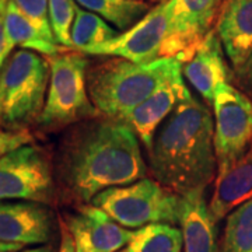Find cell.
Returning a JSON list of instances; mask_svg holds the SVG:
<instances>
[{
	"label": "cell",
	"instance_id": "obj_1",
	"mask_svg": "<svg viewBox=\"0 0 252 252\" xmlns=\"http://www.w3.org/2000/svg\"><path fill=\"white\" fill-rule=\"evenodd\" d=\"M58 196L89 203L99 192L146 178L139 137L124 122L102 118L69 127L54 156Z\"/></svg>",
	"mask_w": 252,
	"mask_h": 252
},
{
	"label": "cell",
	"instance_id": "obj_2",
	"mask_svg": "<svg viewBox=\"0 0 252 252\" xmlns=\"http://www.w3.org/2000/svg\"><path fill=\"white\" fill-rule=\"evenodd\" d=\"M147 153L156 181L174 193L206 189L217 177L210 111L188 91L157 129Z\"/></svg>",
	"mask_w": 252,
	"mask_h": 252
},
{
	"label": "cell",
	"instance_id": "obj_3",
	"mask_svg": "<svg viewBox=\"0 0 252 252\" xmlns=\"http://www.w3.org/2000/svg\"><path fill=\"white\" fill-rule=\"evenodd\" d=\"M182 69L178 58L146 64L112 58L89 67V95L101 117L121 121L165 83L182 77Z\"/></svg>",
	"mask_w": 252,
	"mask_h": 252
},
{
	"label": "cell",
	"instance_id": "obj_4",
	"mask_svg": "<svg viewBox=\"0 0 252 252\" xmlns=\"http://www.w3.org/2000/svg\"><path fill=\"white\" fill-rule=\"evenodd\" d=\"M51 77L49 62L41 54L18 49L0 70V129L27 130L45 107Z\"/></svg>",
	"mask_w": 252,
	"mask_h": 252
},
{
	"label": "cell",
	"instance_id": "obj_5",
	"mask_svg": "<svg viewBox=\"0 0 252 252\" xmlns=\"http://www.w3.org/2000/svg\"><path fill=\"white\" fill-rule=\"evenodd\" d=\"M51 77L45 107L36 125L45 132H55L101 117L91 102L87 89L89 61L79 51L66 49L46 56Z\"/></svg>",
	"mask_w": 252,
	"mask_h": 252
},
{
	"label": "cell",
	"instance_id": "obj_6",
	"mask_svg": "<svg viewBox=\"0 0 252 252\" xmlns=\"http://www.w3.org/2000/svg\"><path fill=\"white\" fill-rule=\"evenodd\" d=\"M91 205L102 209L125 228L180 223L181 196L152 178L105 189L93 198Z\"/></svg>",
	"mask_w": 252,
	"mask_h": 252
},
{
	"label": "cell",
	"instance_id": "obj_7",
	"mask_svg": "<svg viewBox=\"0 0 252 252\" xmlns=\"http://www.w3.org/2000/svg\"><path fill=\"white\" fill-rule=\"evenodd\" d=\"M58 198L54 156L26 144L0 157V200H31L44 205Z\"/></svg>",
	"mask_w": 252,
	"mask_h": 252
},
{
	"label": "cell",
	"instance_id": "obj_8",
	"mask_svg": "<svg viewBox=\"0 0 252 252\" xmlns=\"http://www.w3.org/2000/svg\"><path fill=\"white\" fill-rule=\"evenodd\" d=\"M213 111L219 177L252 144V101L230 81H224L217 87Z\"/></svg>",
	"mask_w": 252,
	"mask_h": 252
},
{
	"label": "cell",
	"instance_id": "obj_9",
	"mask_svg": "<svg viewBox=\"0 0 252 252\" xmlns=\"http://www.w3.org/2000/svg\"><path fill=\"white\" fill-rule=\"evenodd\" d=\"M223 0H168L170 27L161 58L189 62L213 30Z\"/></svg>",
	"mask_w": 252,
	"mask_h": 252
},
{
	"label": "cell",
	"instance_id": "obj_10",
	"mask_svg": "<svg viewBox=\"0 0 252 252\" xmlns=\"http://www.w3.org/2000/svg\"><path fill=\"white\" fill-rule=\"evenodd\" d=\"M170 27L168 1L150 10L133 27L105 44L91 48L84 55H104L146 64L161 59V51Z\"/></svg>",
	"mask_w": 252,
	"mask_h": 252
},
{
	"label": "cell",
	"instance_id": "obj_11",
	"mask_svg": "<svg viewBox=\"0 0 252 252\" xmlns=\"http://www.w3.org/2000/svg\"><path fill=\"white\" fill-rule=\"evenodd\" d=\"M77 252H119L130 243L133 231L127 230L94 205H84L64 219Z\"/></svg>",
	"mask_w": 252,
	"mask_h": 252
},
{
	"label": "cell",
	"instance_id": "obj_12",
	"mask_svg": "<svg viewBox=\"0 0 252 252\" xmlns=\"http://www.w3.org/2000/svg\"><path fill=\"white\" fill-rule=\"evenodd\" d=\"M54 233L51 209L38 202L0 200V241L20 245L46 244Z\"/></svg>",
	"mask_w": 252,
	"mask_h": 252
},
{
	"label": "cell",
	"instance_id": "obj_13",
	"mask_svg": "<svg viewBox=\"0 0 252 252\" xmlns=\"http://www.w3.org/2000/svg\"><path fill=\"white\" fill-rule=\"evenodd\" d=\"M215 31L231 70L240 69L252 55V0H223Z\"/></svg>",
	"mask_w": 252,
	"mask_h": 252
},
{
	"label": "cell",
	"instance_id": "obj_14",
	"mask_svg": "<svg viewBox=\"0 0 252 252\" xmlns=\"http://www.w3.org/2000/svg\"><path fill=\"white\" fill-rule=\"evenodd\" d=\"M188 91L182 77L168 81L158 90L154 91L149 98L144 99L142 104L132 109L119 122L129 126L147 150L153 143L157 129Z\"/></svg>",
	"mask_w": 252,
	"mask_h": 252
},
{
	"label": "cell",
	"instance_id": "obj_15",
	"mask_svg": "<svg viewBox=\"0 0 252 252\" xmlns=\"http://www.w3.org/2000/svg\"><path fill=\"white\" fill-rule=\"evenodd\" d=\"M182 70L200 97L213 107L219 84L231 79V70L224 59V49L215 30L207 34Z\"/></svg>",
	"mask_w": 252,
	"mask_h": 252
},
{
	"label": "cell",
	"instance_id": "obj_16",
	"mask_svg": "<svg viewBox=\"0 0 252 252\" xmlns=\"http://www.w3.org/2000/svg\"><path fill=\"white\" fill-rule=\"evenodd\" d=\"M184 252H219L216 221L210 213L205 189L181 196L180 223Z\"/></svg>",
	"mask_w": 252,
	"mask_h": 252
},
{
	"label": "cell",
	"instance_id": "obj_17",
	"mask_svg": "<svg viewBox=\"0 0 252 252\" xmlns=\"http://www.w3.org/2000/svg\"><path fill=\"white\" fill-rule=\"evenodd\" d=\"M251 198L252 144L224 174L217 177L209 209L217 223Z\"/></svg>",
	"mask_w": 252,
	"mask_h": 252
},
{
	"label": "cell",
	"instance_id": "obj_18",
	"mask_svg": "<svg viewBox=\"0 0 252 252\" xmlns=\"http://www.w3.org/2000/svg\"><path fill=\"white\" fill-rule=\"evenodd\" d=\"M3 21L7 38L14 46L34 51L45 56H54L67 49L46 39L42 32L17 9V6L11 0L7 3L6 11L3 14Z\"/></svg>",
	"mask_w": 252,
	"mask_h": 252
},
{
	"label": "cell",
	"instance_id": "obj_19",
	"mask_svg": "<svg viewBox=\"0 0 252 252\" xmlns=\"http://www.w3.org/2000/svg\"><path fill=\"white\" fill-rule=\"evenodd\" d=\"M83 9L98 14L118 30L126 31L150 11L143 0H74Z\"/></svg>",
	"mask_w": 252,
	"mask_h": 252
},
{
	"label": "cell",
	"instance_id": "obj_20",
	"mask_svg": "<svg viewBox=\"0 0 252 252\" xmlns=\"http://www.w3.org/2000/svg\"><path fill=\"white\" fill-rule=\"evenodd\" d=\"M119 35L114 27H111L108 21H105L98 14L87 10L76 7V17L73 21L72 31V48L84 54L91 48L105 44L115 36Z\"/></svg>",
	"mask_w": 252,
	"mask_h": 252
},
{
	"label": "cell",
	"instance_id": "obj_21",
	"mask_svg": "<svg viewBox=\"0 0 252 252\" xmlns=\"http://www.w3.org/2000/svg\"><path fill=\"white\" fill-rule=\"evenodd\" d=\"M126 250L127 252H182V231L165 223L144 225L133 231Z\"/></svg>",
	"mask_w": 252,
	"mask_h": 252
},
{
	"label": "cell",
	"instance_id": "obj_22",
	"mask_svg": "<svg viewBox=\"0 0 252 252\" xmlns=\"http://www.w3.org/2000/svg\"><path fill=\"white\" fill-rule=\"evenodd\" d=\"M221 252H252V198L227 216Z\"/></svg>",
	"mask_w": 252,
	"mask_h": 252
},
{
	"label": "cell",
	"instance_id": "obj_23",
	"mask_svg": "<svg viewBox=\"0 0 252 252\" xmlns=\"http://www.w3.org/2000/svg\"><path fill=\"white\" fill-rule=\"evenodd\" d=\"M49 6V17L51 26L54 31L56 42L63 48H72V31L73 21L76 17V1L74 0H48Z\"/></svg>",
	"mask_w": 252,
	"mask_h": 252
},
{
	"label": "cell",
	"instance_id": "obj_24",
	"mask_svg": "<svg viewBox=\"0 0 252 252\" xmlns=\"http://www.w3.org/2000/svg\"><path fill=\"white\" fill-rule=\"evenodd\" d=\"M11 1L42 32V35L45 36L46 39L58 44L55 39L52 26H51L48 0H11Z\"/></svg>",
	"mask_w": 252,
	"mask_h": 252
},
{
	"label": "cell",
	"instance_id": "obj_25",
	"mask_svg": "<svg viewBox=\"0 0 252 252\" xmlns=\"http://www.w3.org/2000/svg\"><path fill=\"white\" fill-rule=\"evenodd\" d=\"M35 142V137L27 130H4L0 129V157L13 152L21 146L31 144Z\"/></svg>",
	"mask_w": 252,
	"mask_h": 252
},
{
	"label": "cell",
	"instance_id": "obj_26",
	"mask_svg": "<svg viewBox=\"0 0 252 252\" xmlns=\"http://www.w3.org/2000/svg\"><path fill=\"white\" fill-rule=\"evenodd\" d=\"M230 83L252 101V55L237 70H231Z\"/></svg>",
	"mask_w": 252,
	"mask_h": 252
},
{
	"label": "cell",
	"instance_id": "obj_27",
	"mask_svg": "<svg viewBox=\"0 0 252 252\" xmlns=\"http://www.w3.org/2000/svg\"><path fill=\"white\" fill-rule=\"evenodd\" d=\"M13 48H14V45L10 42L9 38H7V34H6L3 16H0V70L3 69L4 63L7 62Z\"/></svg>",
	"mask_w": 252,
	"mask_h": 252
},
{
	"label": "cell",
	"instance_id": "obj_28",
	"mask_svg": "<svg viewBox=\"0 0 252 252\" xmlns=\"http://www.w3.org/2000/svg\"><path fill=\"white\" fill-rule=\"evenodd\" d=\"M59 227H61V245H59V252H77L73 235L66 224L64 219H59Z\"/></svg>",
	"mask_w": 252,
	"mask_h": 252
},
{
	"label": "cell",
	"instance_id": "obj_29",
	"mask_svg": "<svg viewBox=\"0 0 252 252\" xmlns=\"http://www.w3.org/2000/svg\"><path fill=\"white\" fill-rule=\"evenodd\" d=\"M24 245L20 244H11V243H3L0 241V252H18Z\"/></svg>",
	"mask_w": 252,
	"mask_h": 252
},
{
	"label": "cell",
	"instance_id": "obj_30",
	"mask_svg": "<svg viewBox=\"0 0 252 252\" xmlns=\"http://www.w3.org/2000/svg\"><path fill=\"white\" fill-rule=\"evenodd\" d=\"M21 252H54L51 247H39V248H34V250H26Z\"/></svg>",
	"mask_w": 252,
	"mask_h": 252
},
{
	"label": "cell",
	"instance_id": "obj_31",
	"mask_svg": "<svg viewBox=\"0 0 252 252\" xmlns=\"http://www.w3.org/2000/svg\"><path fill=\"white\" fill-rule=\"evenodd\" d=\"M7 3H9V1H6V0H0V16L4 14L6 7H7Z\"/></svg>",
	"mask_w": 252,
	"mask_h": 252
},
{
	"label": "cell",
	"instance_id": "obj_32",
	"mask_svg": "<svg viewBox=\"0 0 252 252\" xmlns=\"http://www.w3.org/2000/svg\"><path fill=\"white\" fill-rule=\"evenodd\" d=\"M150 1H154V3H165V1H168V0H150Z\"/></svg>",
	"mask_w": 252,
	"mask_h": 252
},
{
	"label": "cell",
	"instance_id": "obj_33",
	"mask_svg": "<svg viewBox=\"0 0 252 252\" xmlns=\"http://www.w3.org/2000/svg\"><path fill=\"white\" fill-rule=\"evenodd\" d=\"M119 252H127V250H121V251Z\"/></svg>",
	"mask_w": 252,
	"mask_h": 252
},
{
	"label": "cell",
	"instance_id": "obj_34",
	"mask_svg": "<svg viewBox=\"0 0 252 252\" xmlns=\"http://www.w3.org/2000/svg\"><path fill=\"white\" fill-rule=\"evenodd\" d=\"M6 1H9V0H6Z\"/></svg>",
	"mask_w": 252,
	"mask_h": 252
}]
</instances>
